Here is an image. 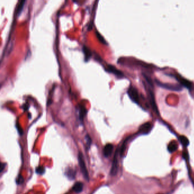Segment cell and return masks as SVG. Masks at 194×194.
<instances>
[{
	"label": "cell",
	"mask_w": 194,
	"mask_h": 194,
	"mask_svg": "<svg viewBox=\"0 0 194 194\" xmlns=\"http://www.w3.org/2000/svg\"><path fill=\"white\" fill-rule=\"evenodd\" d=\"M26 1H24V0H22V1H20L18 3V7L17 8V14L18 16H19L22 10H23V8H24V5L25 4Z\"/></svg>",
	"instance_id": "4fadbf2b"
},
{
	"label": "cell",
	"mask_w": 194,
	"mask_h": 194,
	"mask_svg": "<svg viewBox=\"0 0 194 194\" xmlns=\"http://www.w3.org/2000/svg\"><path fill=\"white\" fill-rule=\"evenodd\" d=\"M176 79H177L178 80L179 82V83L183 85L184 87H185L186 88H187L188 89H191L192 88V84L190 82L188 81L187 80H186L185 79L183 78L181 76H179V75L175 76Z\"/></svg>",
	"instance_id": "52a82bcc"
},
{
	"label": "cell",
	"mask_w": 194,
	"mask_h": 194,
	"mask_svg": "<svg viewBox=\"0 0 194 194\" xmlns=\"http://www.w3.org/2000/svg\"><path fill=\"white\" fill-rule=\"evenodd\" d=\"M76 172L75 170H74V169L72 168H68L67 170H66V175L67 177L68 178H69V179L72 180L75 179V176H76Z\"/></svg>",
	"instance_id": "8fae6325"
},
{
	"label": "cell",
	"mask_w": 194,
	"mask_h": 194,
	"mask_svg": "<svg viewBox=\"0 0 194 194\" xmlns=\"http://www.w3.org/2000/svg\"><path fill=\"white\" fill-rule=\"evenodd\" d=\"M113 150V145L112 144H107L103 149V154L104 156L106 158L109 157L111 155Z\"/></svg>",
	"instance_id": "5b68a950"
},
{
	"label": "cell",
	"mask_w": 194,
	"mask_h": 194,
	"mask_svg": "<svg viewBox=\"0 0 194 194\" xmlns=\"http://www.w3.org/2000/svg\"><path fill=\"white\" fill-rule=\"evenodd\" d=\"M35 172L38 175H43L45 173V168L43 166H39L36 168Z\"/></svg>",
	"instance_id": "e0dca14e"
},
{
	"label": "cell",
	"mask_w": 194,
	"mask_h": 194,
	"mask_svg": "<svg viewBox=\"0 0 194 194\" xmlns=\"http://www.w3.org/2000/svg\"><path fill=\"white\" fill-rule=\"evenodd\" d=\"M83 187H84V185L83 183L80 182H77L72 187V190L75 193L79 194L83 191Z\"/></svg>",
	"instance_id": "ba28073f"
},
{
	"label": "cell",
	"mask_w": 194,
	"mask_h": 194,
	"mask_svg": "<svg viewBox=\"0 0 194 194\" xmlns=\"http://www.w3.org/2000/svg\"><path fill=\"white\" fill-rule=\"evenodd\" d=\"M5 163H1V169H0V171L1 172H2V171L4 170V169H5Z\"/></svg>",
	"instance_id": "ffe728a7"
},
{
	"label": "cell",
	"mask_w": 194,
	"mask_h": 194,
	"mask_svg": "<svg viewBox=\"0 0 194 194\" xmlns=\"http://www.w3.org/2000/svg\"><path fill=\"white\" fill-rule=\"evenodd\" d=\"M179 141L184 146H187L189 145V141L185 136L181 135L179 137Z\"/></svg>",
	"instance_id": "5bb4252c"
},
{
	"label": "cell",
	"mask_w": 194,
	"mask_h": 194,
	"mask_svg": "<svg viewBox=\"0 0 194 194\" xmlns=\"http://www.w3.org/2000/svg\"><path fill=\"white\" fill-rule=\"evenodd\" d=\"M178 148L177 144L175 142H171L169 144L168 146V150L170 152H175L177 150Z\"/></svg>",
	"instance_id": "9a60e30c"
},
{
	"label": "cell",
	"mask_w": 194,
	"mask_h": 194,
	"mask_svg": "<svg viewBox=\"0 0 194 194\" xmlns=\"http://www.w3.org/2000/svg\"><path fill=\"white\" fill-rule=\"evenodd\" d=\"M77 158H78L79 164V166H80V168L81 170L82 173L83 174V177H84L85 179L86 180H89V174H88V170H87L86 165H85L83 154L81 152H79V154H78Z\"/></svg>",
	"instance_id": "6da1fadb"
},
{
	"label": "cell",
	"mask_w": 194,
	"mask_h": 194,
	"mask_svg": "<svg viewBox=\"0 0 194 194\" xmlns=\"http://www.w3.org/2000/svg\"><path fill=\"white\" fill-rule=\"evenodd\" d=\"M158 84L161 86V87L168 89H171V90H179V88L178 87H175V85H173L169 84H163L162 83H158Z\"/></svg>",
	"instance_id": "7c38bea8"
},
{
	"label": "cell",
	"mask_w": 194,
	"mask_h": 194,
	"mask_svg": "<svg viewBox=\"0 0 194 194\" xmlns=\"http://www.w3.org/2000/svg\"><path fill=\"white\" fill-rule=\"evenodd\" d=\"M117 155H118V150H117L115 152L114 158L113 160L112 168L110 173L111 176H116V175L117 174L118 172V161L117 159Z\"/></svg>",
	"instance_id": "3957f363"
},
{
	"label": "cell",
	"mask_w": 194,
	"mask_h": 194,
	"mask_svg": "<svg viewBox=\"0 0 194 194\" xmlns=\"http://www.w3.org/2000/svg\"><path fill=\"white\" fill-rule=\"evenodd\" d=\"M83 51L84 54L85 61L88 62L92 56V52L88 47H87L85 46H84L83 47Z\"/></svg>",
	"instance_id": "30bf717a"
},
{
	"label": "cell",
	"mask_w": 194,
	"mask_h": 194,
	"mask_svg": "<svg viewBox=\"0 0 194 194\" xmlns=\"http://www.w3.org/2000/svg\"><path fill=\"white\" fill-rule=\"evenodd\" d=\"M96 37L97 38V39H99V41L100 42L104 44H106V45L108 44L106 42V41H105V39L104 38V37L102 36V35L99 33V31H96Z\"/></svg>",
	"instance_id": "2e32d148"
},
{
	"label": "cell",
	"mask_w": 194,
	"mask_h": 194,
	"mask_svg": "<svg viewBox=\"0 0 194 194\" xmlns=\"http://www.w3.org/2000/svg\"><path fill=\"white\" fill-rule=\"evenodd\" d=\"M152 125L150 122H146L140 127V132L142 134H147L151 130Z\"/></svg>",
	"instance_id": "8992f818"
},
{
	"label": "cell",
	"mask_w": 194,
	"mask_h": 194,
	"mask_svg": "<svg viewBox=\"0 0 194 194\" xmlns=\"http://www.w3.org/2000/svg\"><path fill=\"white\" fill-rule=\"evenodd\" d=\"M127 94L130 99L137 104H139L140 97L138 90L135 87H130L127 90Z\"/></svg>",
	"instance_id": "7a4b0ae2"
},
{
	"label": "cell",
	"mask_w": 194,
	"mask_h": 194,
	"mask_svg": "<svg viewBox=\"0 0 194 194\" xmlns=\"http://www.w3.org/2000/svg\"><path fill=\"white\" fill-rule=\"evenodd\" d=\"M105 70L110 72L114 74L115 75L118 77H122L124 76V74L120 71L118 69H117L115 66L111 65V64H108L107 65V67L105 68Z\"/></svg>",
	"instance_id": "277c9868"
},
{
	"label": "cell",
	"mask_w": 194,
	"mask_h": 194,
	"mask_svg": "<svg viewBox=\"0 0 194 194\" xmlns=\"http://www.w3.org/2000/svg\"><path fill=\"white\" fill-rule=\"evenodd\" d=\"M85 140H86V145H87V147L88 149H89L91 147V145L92 144V140L90 137V136L88 135H85Z\"/></svg>",
	"instance_id": "ac0fdd59"
},
{
	"label": "cell",
	"mask_w": 194,
	"mask_h": 194,
	"mask_svg": "<svg viewBox=\"0 0 194 194\" xmlns=\"http://www.w3.org/2000/svg\"><path fill=\"white\" fill-rule=\"evenodd\" d=\"M87 110L83 105H80L79 107V118L81 122L83 121L84 118L87 114Z\"/></svg>",
	"instance_id": "9c48e42d"
},
{
	"label": "cell",
	"mask_w": 194,
	"mask_h": 194,
	"mask_svg": "<svg viewBox=\"0 0 194 194\" xmlns=\"http://www.w3.org/2000/svg\"><path fill=\"white\" fill-rule=\"evenodd\" d=\"M24 182V178L21 174H19L16 179V183L18 185H20Z\"/></svg>",
	"instance_id": "d6986e66"
}]
</instances>
